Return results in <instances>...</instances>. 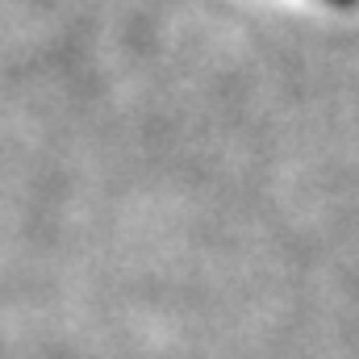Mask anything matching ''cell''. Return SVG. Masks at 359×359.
Wrapping results in <instances>:
<instances>
[{"label": "cell", "mask_w": 359, "mask_h": 359, "mask_svg": "<svg viewBox=\"0 0 359 359\" xmlns=\"http://www.w3.org/2000/svg\"><path fill=\"white\" fill-rule=\"evenodd\" d=\"M334 4H351V0H334Z\"/></svg>", "instance_id": "1"}]
</instances>
